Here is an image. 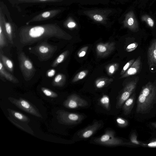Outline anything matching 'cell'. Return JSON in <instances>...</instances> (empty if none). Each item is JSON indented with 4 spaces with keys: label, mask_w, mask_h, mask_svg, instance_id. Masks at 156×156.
Returning a JSON list of instances; mask_svg holds the SVG:
<instances>
[{
    "label": "cell",
    "mask_w": 156,
    "mask_h": 156,
    "mask_svg": "<svg viewBox=\"0 0 156 156\" xmlns=\"http://www.w3.org/2000/svg\"><path fill=\"white\" fill-rule=\"evenodd\" d=\"M119 64L117 63L111 64L108 66L107 68V71L109 75L113 74L118 69Z\"/></svg>",
    "instance_id": "obj_30"
},
{
    "label": "cell",
    "mask_w": 156,
    "mask_h": 156,
    "mask_svg": "<svg viewBox=\"0 0 156 156\" xmlns=\"http://www.w3.org/2000/svg\"><path fill=\"white\" fill-rule=\"evenodd\" d=\"M147 57L148 64L149 67L156 66V39L152 41L148 48Z\"/></svg>",
    "instance_id": "obj_14"
},
{
    "label": "cell",
    "mask_w": 156,
    "mask_h": 156,
    "mask_svg": "<svg viewBox=\"0 0 156 156\" xmlns=\"http://www.w3.org/2000/svg\"><path fill=\"white\" fill-rule=\"evenodd\" d=\"M0 20L2 23L4 29L6 37L10 42L13 44V32L12 26L10 23L7 21L2 13L1 9L0 12Z\"/></svg>",
    "instance_id": "obj_15"
},
{
    "label": "cell",
    "mask_w": 156,
    "mask_h": 156,
    "mask_svg": "<svg viewBox=\"0 0 156 156\" xmlns=\"http://www.w3.org/2000/svg\"><path fill=\"white\" fill-rule=\"evenodd\" d=\"M137 136L135 132L133 133L130 135V140L133 143L136 144H141V143L137 140Z\"/></svg>",
    "instance_id": "obj_34"
},
{
    "label": "cell",
    "mask_w": 156,
    "mask_h": 156,
    "mask_svg": "<svg viewBox=\"0 0 156 156\" xmlns=\"http://www.w3.org/2000/svg\"><path fill=\"white\" fill-rule=\"evenodd\" d=\"M88 71L84 70L81 71L77 74L73 79L72 82H75L85 78L87 75Z\"/></svg>",
    "instance_id": "obj_29"
},
{
    "label": "cell",
    "mask_w": 156,
    "mask_h": 156,
    "mask_svg": "<svg viewBox=\"0 0 156 156\" xmlns=\"http://www.w3.org/2000/svg\"><path fill=\"white\" fill-rule=\"evenodd\" d=\"M20 43L24 45L33 44L43 39L55 37L66 40L71 37L56 23L36 26H25L19 31Z\"/></svg>",
    "instance_id": "obj_1"
},
{
    "label": "cell",
    "mask_w": 156,
    "mask_h": 156,
    "mask_svg": "<svg viewBox=\"0 0 156 156\" xmlns=\"http://www.w3.org/2000/svg\"><path fill=\"white\" fill-rule=\"evenodd\" d=\"M8 118L11 122L20 129L31 134L34 135V132L32 129L27 124L25 123L26 122L17 120L9 115Z\"/></svg>",
    "instance_id": "obj_17"
},
{
    "label": "cell",
    "mask_w": 156,
    "mask_h": 156,
    "mask_svg": "<svg viewBox=\"0 0 156 156\" xmlns=\"http://www.w3.org/2000/svg\"><path fill=\"white\" fill-rule=\"evenodd\" d=\"M55 71L54 69H50L48 70L47 73V75L49 77H52L55 74Z\"/></svg>",
    "instance_id": "obj_37"
},
{
    "label": "cell",
    "mask_w": 156,
    "mask_h": 156,
    "mask_svg": "<svg viewBox=\"0 0 156 156\" xmlns=\"http://www.w3.org/2000/svg\"><path fill=\"white\" fill-rule=\"evenodd\" d=\"M20 67L25 80L28 81L34 76L36 70L29 59L23 52L18 55Z\"/></svg>",
    "instance_id": "obj_5"
},
{
    "label": "cell",
    "mask_w": 156,
    "mask_h": 156,
    "mask_svg": "<svg viewBox=\"0 0 156 156\" xmlns=\"http://www.w3.org/2000/svg\"><path fill=\"white\" fill-rule=\"evenodd\" d=\"M156 105V83L149 82L143 86L138 97L136 112L137 113L149 112Z\"/></svg>",
    "instance_id": "obj_2"
},
{
    "label": "cell",
    "mask_w": 156,
    "mask_h": 156,
    "mask_svg": "<svg viewBox=\"0 0 156 156\" xmlns=\"http://www.w3.org/2000/svg\"><path fill=\"white\" fill-rule=\"evenodd\" d=\"M138 80V79L136 78L126 85L117 100L116 108H121L125 101L130 97L136 88Z\"/></svg>",
    "instance_id": "obj_8"
},
{
    "label": "cell",
    "mask_w": 156,
    "mask_h": 156,
    "mask_svg": "<svg viewBox=\"0 0 156 156\" xmlns=\"http://www.w3.org/2000/svg\"><path fill=\"white\" fill-rule=\"evenodd\" d=\"M60 12V10L59 9H54L44 12L34 16L27 22L26 24L28 25L31 22H39L49 19L55 16Z\"/></svg>",
    "instance_id": "obj_11"
},
{
    "label": "cell",
    "mask_w": 156,
    "mask_h": 156,
    "mask_svg": "<svg viewBox=\"0 0 156 156\" xmlns=\"http://www.w3.org/2000/svg\"><path fill=\"white\" fill-rule=\"evenodd\" d=\"M66 81L65 76L62 73L57 74L53 80L52 85L54 86L62 87L65 84Z\"/></svg>",
    "instance_id": "obj_22"
},
{
    "label": "cell",
    "mask_w": 156,
    "mask_h": 156,
    "mask_svg": "<svg viewBox=\"0 0 156 156\" xmlns=\"http://www.w3.org/2000/svg\"><path fill=\"white\" fill-rule=\"evenodd\" d=\"M138 44L136 42H134L129 45L126 48V50L128 52L132 51L135 50L137 47Z\"/></svg>",
    "instance_id": "obj_36"
},
{
    "label": "cell",
    "mask_w": 156,
    "mask_h": 156,
    "mask_svg": "<svg viewBox=\"0 0 156 156\" xmlns=\"http://www.w3.org/2000/svg\"><path fill=\"white\" fill-rule=\"evenodd\" d=\"M88 48V46H85L81 48L78 52V57L81 58L84 57L86 53Z\"/></svg>",
    "instance_id": "obj_35"
},
{
    "label": "cell",
    "mask_w": 156,
    "mask_h": 156,
    "mask_svg": "<svg viewBox=\"0 0 156 156\" xmlns=\"http://www.w3.org/2000/svg\"><path fill=\"white\" fill-rule=\"evenodd\" d=\"M99 103L106 110L109 111L110 110V100L108 96L103 95L100 99Z\"/></svg>",
    "instance_id": "obj_25"
},
{
    "label": "cell",
    "mask_w": 156,
    "mask_h": 156,
    "mask_svg": "<svg viewBox=\"0 0 156 156\" xmlns=\"http://www.w3.org/2000/svg\"><path fill=\"white\" fill-rule=\"evenodd\" d=\"M41 90L44 94L47 97L51 98H56L58 96V95L56 93L47 88L41 87Z\"/></svg>",
    "instance_id": "obj_28"
},
{
    "label": "cell",
    "mask_w": 156,
    "mask_h": 156,
    "mask_svg": "<svg viewBox=\"0 0 156 156\" xmlns=\"http://www.w3.org/2000/svg\"><path fill=\"white\" fill-rule=\"evenodd\" d=\"M141 66V58L140 56L135 60L125 73L122 75L120 78L126 77L137 74L140 70Z\"/></svg>",
    "instance_id": "obj_13"
},
{
    "label": "cell",
    "mask_w": 156,
    "mask_h": 156,
    "mask_svg": "<svg viewBox=\"0 0 156 156\" xmlns=\"http://www.w3.org/2000/svg\"><path fill=\"white\" fill-rule=\"evenodd\" d=\"M0 61L2 63L4 67L10 72L12 73L13 70V64L12 61L5 56L0 51Z\"/></svg>",
    "instance_id": "obj_21"
},
{
    "label": "cell",
    "mask_w": 156,
    "mask_h": 156,
    "mask_svg": "<svg viewBox=\"0 0 156 156\" xmlns=\"http://www.w3.org/2000/svg\"><path fill=\"white\" fill-rule=\"evenodd\" d=\"M134 58L128 62L124 66L120 73L121 75H122L130 67L132 64L135 61Z\"/></svg>",
    "instance_id": "obj_33"
},
{
    "label": "cell",
    "mask_w": 156,
    "mask_h": 156,
    "mask_svg": "<svg viewBox=\"0 0 156 156\" xmlns=\"http://www.w3.org/2000/svg\"><path fill=\"white\" fill-rule=\"evenodd\" d=\"M94 141L98 144L108 146H115L124 144L122 139L115 136L114 131L111 130H106L104 134L95 139Z\"/></svg>",
    "instance_id": "obj_7"
},
{
    "label": "cell",
    "mask_w": 156,
    "mask_h": 156,
    "mask_svg": "<svg viewBox=\"0 0 156 156\" xmlns=\"http://www.w3.org/2000/svg\"><path fill=\"white\" fill-rule=\"evenodd\" d=\"M127 23L128 27L133 31L136 32L139 30L138 23L133 12L127 19Z\"/></svg>",
    "instance_id": "obj_20"
},
{
    "label": "cell",
    "mask_w": 156,
    "mask_h": 156,
    "mask_svg": "<svg viewBox=\"0 0 156 156\" xmlns=\"http://www.w3.org/2000/svg\"><path fill=\"white\" fill-rule=\"evenodd\" d=\"M56 114V118L58 122L67 125L77 124L84 118V116L82 114L70 112L63 110H58Z\"/></svg>",
    "instance_id": "obj_3"
},
{
    "label": "cell",
    "mask_w": 156,
    "mask_h": 156,
    "mask_svg": "<svg viewBox=\"0 0 156 156\" xmlns=\"http://www.w3.org/2000/svg\"><path fill=\"white\" fill-rule=\"evenodd\" d=\"M151 125L153 127L156 128V122L152 123H151Z\"/></svg>",
    "instance_id": "obj_41"
},
{
    "label": "cell",
    "mask_w": 156,
    "mask_h": 156,
    "mask_svg": "<svg viewBox=\"0 0 156 156\" xmlns=\"http://www.w3.org/2000/svg\"><path fill=\"white\" fill-rule=\"evenodd\" d=\"M141 20L145 22L150 27H153L154 25V22L153 19L147 15H143L141 17Z\"/></svg>",
    "instance_id": "obj_32"
},
{
    "label": "cell",
    "mask_w": 156,
    "mask_h": 156,
    "mask_svg": "<svg viewBox=\"0 0 156 156\" xmlns=\"http://www.w3.org/2000/svg\"><path fill=\"white\" fill-rule=\"evenodd\" d=\"M113 81V80L112 79L100 78L96 81L95 85L97 88H101L104 87L107 84L112 82Z\"/></svg>",
    "instance_id": "obj_26"
},
{
    "label": "cell",
    "mask_w": 156,
    "mask_h": 156,
    "mask_svg": "<svg viewBox=\"0 0 156 156\" xmlns=\"http://www.w3.org/2000/svg\"><path fill=\"white\" fill-rule=\"evenodd\" d=\"M115 44L114 42L98 44L96 47V51L98 55L102 57L108 55L115 49Z\"/></svg>",
    "instance_id": "obj_12"
},
{
    "label": "cell",
    "mask_w": 156,
    "mask_h": 156,
    "mask_svg": "<svg viewBox=\"0 0 156 156\" xmlns=\"http://www.w3.org/2000/svg\"><path fill=\"white\" fill-rule=\"evenodd\" d=\"M69 53V52L68 50L62 52L53 62L51 66L53 67H55L62 63L68 56Z\"/></svg>",
    "instance_id": "obj_24"
},
{
    "label": "cell",
    "mask_w": 156,
    "mask_h": 156,
    "mask_svg": "<svg viewBox=\"0 0 156 156\" xmlns=\"http://www.w3.org/2000/svg\"><path fill=\"white\" fill-rule=\"evenodd\" d=\"M9 100L20 109L36 117L42 118V116L37 109L27 101L22 98L17 99L9 97Z\"/></svg>",
    "instance_id": "obj_6"
},
{
    "label": "cell",
    "mask_w": 156,
    "mask_h": 156,
    "mask_svg": "<svg viewBox=\"0 0 156 156\" xmlns=\"http://www.w3.org/2000/svg\"><path fill=\"white\" fill-rule=\"evenodd\" d=\"M147 146L150 147H156V140L153 141L147 144Z\"/></svg>",
    "instance_id": "obj_38"
},
{
    "label": "cell",
    "mask_w": 156,
    "mask_h": 156,
    "mask_svg": "<svg viewBox=\"0 0 156 156\" xmlns=\"http://www.w3.org/2000/svg\"><path fill=\"white\" fill-rule=\"evenodd\" d=\"M116 120L118 126L120 127L124 128L128 125V120L122 117H118L117 118Z\"/></svg>",
    "instance_id": "obj_31"
},
{
    "label": "cell",
    "mask_w": 156,
    "mask_h": 156,
    "mask_svg": "<svg viewBox=\"0 0 156 156\" xmlns=\"http://www.w3.org/2000/svg\"><path fill=\"white\" fill-rule=\"evenodd\" d=\"M135 93H134L130 96L123 104L122 108L125 115H128L131 113L135 103Z\"/></svg>",
    "instance_id": "obj_16"
},
{
    "label": "cell",
    "mask_w": 156,
    "mask_h": 156,
    "mask_svg": "<svg viewBox=\"0 0 156 156\" xmlns=\"http://www.w3.org/2000/svg\"><path fill=\"white\" fill-rule=\"evenodd\" d=\"M0 75L8 81L14 83H19L18 80L16 77L6 70L0 60Z\"/></svg>",
    "instance_id": "obj_18"
},
{
    "label": "cell",
    "mask_w": 156,
    "mask_h": 156,
    "mask_svg": "<svg viewBox=\"0 0 156 156\" xmlns=\"http://www.w3.org/2000/svg\"><path fill=\"white\" fill-rule=\"evenodd\" d=\"M7 110L9 115L17 120L27 123L30 121V119L27 116L20 112L9 108H8Z\"/></svg>",
    "instance_id": "obj_19"
},
{
    "label": "cell",
    "mask_w": 156,
    "mask_h": 156,
    "mask_svg": "<svg viewBox=\"0 0 156 156\" xmlns=\"http://www.w3.org/2000/svg\"><path fill=\"white\" fill-rule=\"evenodd\" d=\"M6 36L4 31L3 23L0 20V48L1 49L7 44Z\"/></svg>",
    "instance_id": "obj_23"
},
{
    "label": "cell",
    "mask_w": 156,
    "mask_h": 156,
    "mask_svg": "<svg viewBox=\"0 0 156 156\" xmlns=\"http://www.w3.org/2000/svg\"><path fill=\"white\" fill-rule=\"evenodd\" d=\"M102 125V123L101 121L96 120L91 125L79 131L77 135L81 138H89L101 128Z\"/></svg>",
    "instance_id": "obj_10"
},
{
    "label": "cell",
    "mask_w": 156,
    "mask_h": 156,
    "mask_svg": "<svg viewBox=\"0 0 156 156\" xmlns=\"http://www.w3.org/2000/svg\"><path fill=\"white\" fill-rule=\"evenodd\" d=\"M67 27L69 28H73L75 27L76 23L73 22H69L67 24Z\"/></svg>",
    "instance_id": "obj_40"
},
{
    "label": "cell",
    "mask_w": 156,
    "mask_h": 156,
    "mask_svg": "<svg viewBox=\"0 0 156 156\" xmlns=\"http://www.w3.org/2000/svg\"><path fill=\"white\" fill-rule=\"evenodd\" d=\"M63 105L68 108L75 109L85 107L88 105V103L78 95L73 94L67 97L63 102Z\"/></svg>",
    "instance_id": "obj_9"
},
{
    "label": "cell",
    "mask_w": 156,
    "mask_h": 156,
    "mask_svg": "<svg viewBox=\"0 0 156 156\" xmlns=\"http://www.w3.org/2000/svg\"><path fill=\"white\" fill-rule=\"evenodd\" d=\"M94 19L98 21H101L103 20L102 17L100 15H95L94 16Z\"/></svg>",
    "instance_id": "obj_39"
},
{
    "label": "cell",
    "mask_w": 156,
    "mask_h": 156,
    "mask_svg": "<svg viewBox=\"0 0 156 156\" xmlns=\"http://www.w3.org/2000/svg\"><path fill=\"white\" fill-rule=\"evenodd\" d=\"M20 3L56 2L62 1V0H17Z\"/></svg>",
    "instance_id": "obj_27"
},
{
    "label": "cell",
    "mask_w": 156,
    "mask_h": 156,
    "mask_svg": "<svg viewBox=\"0 0 156 156\" xmlns=\"http://www.w3.org/2000/svg\"><path fill=\"white\" fill-rule=\"evenodd\" d=\"M57 49V47L44 42L33 48L32 52L37 56L40 60L46 61L51 58Z\"/></svg>",
    "instance_id": "obj_4"
}]
</instances>
